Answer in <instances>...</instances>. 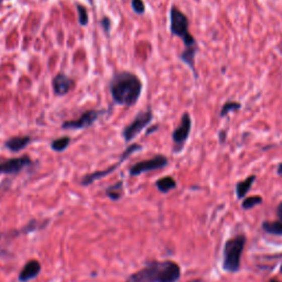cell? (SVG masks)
Instances as JSON below:
<instances>
[{"mask_svg":"<svg viewBox=\"0 0 282 282\" xmlns=\"http://www.w3.org/2000/svg\"><path fill=\"white\" fill-rule=\"evenodd\" d=\"M277 215H278V221H280L282 223V202L278 205L277 208Z\"/></svg>","mask_w":282,"mask_h":282,"instance_id":"cb8c5ba5","label":"cell"},{"mask_svg":"<svg viewBox=\"0 0 282 282\" xmlns=\"http://www.w3.org/2000/svg\"><path fill=\"white\" fill-rule=\"evenodd\" d=\"M31 141L32 139L30 136H17L6 140L4 146L6 149L14 152V154H17V152H20L21 150L26 149L30 145Z\"/></svg>","mask_w":282,"mask_h":282,"instance_id":"4fadbf2b","label":"cell"},{"mask_svg":"<svg viewBox=\"0 0 282 282\" xmlns=\"http://www.w3.org/2000/svg\"><path fill=\"white\" fill-rule=\"evenodd\" d=\"M189 26L190 23L187 17L179 8L173 6L170 10V31L174 37L182 39L186 50H198L195 39L190 33Z\"/></svg>","mask_w":282,"mask_h":282,"instance_id":"3957f363","label":"cell"},{"mask_svg":"<svg viewBox=\"0 0 282 282\" xmlns=\"http://www.w3.org/2000/svg\"><path fill=\"white\" fill-rule=\"evenodd\" d=\"M140 150H143V146H141V145L133 144L131 146H128L126 150L123 151V154L121 155L120 160L118 162L114 164V166L107 168V169L102 170V171H96V172H93V173H90V174H86L84 178L82 179L81 184L84 185V186H88V185H91L92 183H94L95 181H97L99 179H103V178H105V176H107L108 174L113 173L115 170L118 168L123 161L126 160V159H128L132 154H134V152H138Z\"/></svg>","mask_w":282,"mask_h":282,"instance_id":"8992f818","label":"cell"},{"mask_svg":"<svg viewBox=\"0 0 282 282\" xmlns=\"http://www.w3.org/2000/svg\"><path fill=\"white\" fill-rule=\"evenodd\" d=\"M262 203L261 196H249L245 198V201L243 202V208L244 209H251L254 208L257 205H259Z\"/></svg>","mask_w":282,"mask_h":282,"instance_id":"ffe728a7","label":"cell"},{"mask_svg":"<svg viewBox=\"0 0 282 282\" xmlns=\"http://www.w3.org/2000/svg\"><path fill=\"white\" fill-rule=\"evenodd\" d=\"M3 187H4V184H2V186H0V197H2L3 193H4V191H2V190H3Z\"/></svg>","mask_w":282,"mask_h":282,"instance_id":"4316f807","label":"cell"},{"mask_svg":"<svg viewBox=\"0 0 282 282\" xmlns=\"http://www.w3.org/2000/svg\"><path fill=\"white\" fill-rule=\"evenodd\" d=\"M76 10H78L79 15V23L82 27H86L88 25V21H90V17H88L86 7H84L83 5L78 4L76 5Z\"/></svg>","mask_w":282,"mask_h":282,"instance_id":"d6986e66","label":"cell"},{"mask_svg":"<svg viewBox=\"0 0 282 282\" xmlns=\"http://www.w3.org/2000/svg\"><path fill=\"white\" fill-rule=\"evenodd\" d=\"M192 128V119L189 113H184L181 117V122L178 128L174 129L172 132V140H173V152L179 154L184 148V145L190 137Z\"/></svg>","mask_w":282,"mask_h":282,"instance_id":"ba28073f","label":"cell"},{"mask_svg":"<svg viewBox=\"0 0 282 282\" xmlns=\"http://www.w3.org/2000/svg\"><path fill=\"white\" fill-rule=\"evenodd\" d=\"M70 137L63 136L61 138H56L51 143V149L55 152H63L65 151L70 144Z\"/></svg>","mask_w":282,"mask_h":282,"instance_id":"e0dca14e","label":"cell"},{"mask_svg":"<svg viewBox=\"0 0 282 282\" xmlns=\"http://www.w3.org/2000/svg\"><path fill=\"white\" fill-rule=\"evenodd\" d=\"M225 139H226V131L223 130L220 132V143L223 144L225 141Z\"/></svg>","mask_w":282,"mask_h":282,"instance_id":"d4e9b609","label":"cell"},{"mask_svg":"<svg viewBox=\"0 0 282 282\" xmlns=\"http://www.w3.org/2000/svg\"><path fill=\"white\" fill-rule=\"evenodd\" d=\"M87 2L90 3V4H93V0H87Z\"/></svg>","mask_w":282,"mask_h":282,"instance_id":"83f0119b","label":"cell"},{"mask_svg":"<svg viewBox=\"0 0 282 282\" xmlns=\"http://www.w3.org/2000/svg\"><path fill=\"white\" fill-rule=\"evenodd\" d=\"M2 3H3V0H0V4H2Z\"/></svg>","mask_w":282,"mask_h":282,"instance_id":"4dcf8cb0","label":"cell"},{"mask_svg":"<svg viewBox=\"0 0 282 282\" xmlns=\"http://www.w3.org/2000/svg\"><path fill=\"white\" fill-rule=\"evenodd\" d=\"M277 172L279 175H282V163H280L279 166H278V169H277Z\"/></svg>","mask_w":282,"mask_h":282,"instance_id":"484cf974","label":"cell"},{"mask_svg":"<svg viewBox=\"0 0 282 282\" xmlns=\"http://www.w3.org/2000/svg\"><path fill=\"white\" fill-rule=\"evenodd\" d=\"M152 119H154V113H152L150 108L138 113L133 120L122 130V137L125 139V143H131L138 134L141 133L144 129L150 125Z\"/></svg>","mask_w":282,"mask_h":282,"instance_id":"5b68a950","label":"cell"},{"mask_svg":"<svg viewBox=\"0 0 282 282\" xmlns=\"http://www.w3.org/2000/svg\"><path fill=\"white\" fill-rule=\"evenodd\" d=\"M181 268L174 261H154L134 272L126 282H178Z\"/></svg>","mask_w":282,"mask_h":282,"instance_id":"7a4b0ae2","label":"cell"},{"mask_svg":"<svg viewBox=\"0 0 282 282\" xmlns=\"http://www.w3.org/2000/svg\"><path fill=\"white\" fill-rule=\"evenodd\" d=\"M32 159L29 156L10 158L0 161V174H18L22 170L32 166Z\"/></svg>","mask_w":282,"mask_h":282,"instance_id":"30bf717a","label":"cell"},{"mask_svg":"<svg viewBox=\"0 0 282 282\" xmlns=\"http://www.w3.org/2000/svg\"><path fill=\"white\" fill-rule=\"evenodd\" d=\"M159 129V125H156V126H152V127H150L148 130L146 131V136H150L151 133H154L155 131H157Z\"/></svg>","mask_w":282,"mask_h":282,"instance_id":"603a6c76","label":"cell"},{"mask_svg":"<svg viewBox=\"0 0 282 282\" xmlns=\"http://www.w3.org/2000/svg\"><path fill=\"white\" fill-rule=\"evenodd\" d=\"M245 245L246 237L244 235H237L226 242L223 250V268L227 272L234 273L239 270Z\"/></svg>","mask_w":282,"mask_h":282,"instance_id":"277c9868","label":"cell"},{"mask_svg":"<svg viewBox=\"0 0 282 282\" xmlns=\"http://www.w3.org/2000/svg\"><path fill=\"white\" fill-rule=\"evenodd\" d=\"M240 108H242V105H240L239 103L228 101L224 105H223V107L221 109V113H220V117H222V118H223V117L227 116L229 113H234V111H237Z\"/></svg>","mask_w":282,"mask_h":282,"instance_id":"ac0fdd59","label":"cell"},{"mask_svg":"<svg viewBox=\"0 0 282 282\" xmlns=\"http://www.w3.org/2000/svg\"><path fill=\"white\" fill-rule=\"evenodd\" d=\"M143 82L139 76L131 72H118L109 82V91L113 101L117 105L131 107L134 106L143 93Z\"/></svg>","mask_w":282,"mask_h":282,"instance_id":"6da1fadb","label":"cell"},{"mask_svg":"<svg viewBox=\"0 0 282 282\" xmlns=\"http://www.w3.org/2000/svg\"><path fill=\"white\" fill-rule=\"evenodd\" d=\"M270 282H279V281H277V280H271Z\"/></svg>","mask_w":282,"mask_h":282,"instance_id":"f546056e","label":"cell"},{"mask_svg":"<svg viewBox=\"0 0 282 282\" xmlns=\"http://www.w3.org/2000/svg\"><path fill=\"white\" fill-rule=\"evenodd\" d=\"M131 8L134 14L143 15L146 11V6L144 0H131Z\"/></svg>","mask_w":282,"mask_h":282,"instance_id":"44dd1931","label":"cell"},{"mask_svg":"<svg viewBox=\"0 0 282 282\" xmlns=\"http://www.w3.org/2000/svg\"><path fill=\"white\" fill-rule=\"evenodd\" d=\"M255 181H256V176L250 175L247 179H245L244 181L238 182L237 185H236L237 198H244L247 195V193H248L249 190L251 189V185Z\"/></svg>","mask_w":282,"mask_h":282,"instance_id":"5bb4252c","label":"cell"},{"mask_svg":"<svg viewBox=\"0 0 282 282\" xmlns=\"http://www.w3.org/2000/svg\"><path fill=\"white\" fill-rule=\"evenodd\" d=\"M157 189L161 193H168L176 187V182L172 176H164L156 182Z\"/></svg>","mask_w":282,"mask_h":282,"instance_id":"9a60e30c","label":"cell"},{"mask_svg":"<svg viewBox=\"0 0 282 282\" xmlns=\"http://www.w3.org/2000/svg\"><path fill=\"white\" fill-rule=\"evenodd\" d=\"M123 194V182L118 181L114 185L108 186L106 189V195H107L113 201H118Z\"/></svg>","mask_w":282,"mask_h":282,"instance_id":"2e32d148","label":"cell"},{"mask_svg":"<svg viewBox=\"0 0 282 282\" xmlns=\"http://www.w3.org/2000/svg\"><path fill=\"white\" fill-rule=\"evenodd\" d=\"M40 271H41V263L35 259L29 260L19 273V281L28 282L30 280H33L34 278L38 277Z\"/></svg>","mask_w":282,"mask_h":282,"instance_id":"7c38bea8","label":"cell"},{"mask_svg":"<svg viewBox=\"0 0 282 282\" xmlns=\"http://www.w3.org/2000/svg\"><path fill=\"white\" fill-rule=\"evenodd\" d=\"M53 91L56 96H65L74 86V81L68 78L66 74L57 73L52 82Z\"/></svg>","mask_w":282,"mask_h":282,"instance_id":"8fae6325","label":"cell"},{"mask_svg":"<svg viewBox=\"0 0 282 282\" xmlns=\"http://www.w3.org/2000/svg\"><path fill=\"white\" fill-rule=\"evenodd\" d=\"M99 23H101V27L102 29L104 30L105 34L107 35V37H109L110 35V29H111V20L109 19L108 17H103L101 21H99Z\"/></svg>","mask_w":282,"mask_h":282,"instance_id":"7402d4cb","label":"cell"},{"mask_svg":"<svg viewBox=\"0 0 282 282\" xmlns=\"http://www.w3.org/2000/svg\"><path fill=\"white\" fill-rule=\"evenodd\" d=\"M105 113L103 109H90L82 114L78 119L67 120L62 123V129L65 130H81V129H87L95 123L99 117Z\"/></svg>","mask_w":282,"mask_h":282,"instance_id":"52a82bcc","label":"cell"},{"mask_svg":"<svg viewBox=\"0 0 282 282\" xmlns=\"http://www.w3.org/2000/svg\"><path fill=\"white\" fill-rule=\"evenodd\" d=\"M169 164V160L167 157L162 155H158L154 158L148 159V160L139 161L134 163L131 168L129 169V174L131 176H138L143 173H147L150 171H155V170H161L166 168Z\"/></svg>","mask_w":282,"mask_h":282,"instance_id":"9c48e42d","label":"cell"},{"mask_svg":"<svg viewBox=\"0 0 282 282\" xmlns=\"http://www.w3.org/2000/svg\"><path fill=\"white\" fill-rule=\"evenodd\" d=\"M280 273H282V264H281V267H280Z\"/></svg>","mask_w":282,"mask_h":282,"instance_id":"f1b7e54d","label":"cell"}]
</instances>
